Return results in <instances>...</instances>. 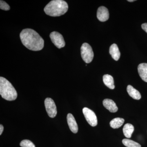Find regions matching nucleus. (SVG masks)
<instances>
[{"label":"nucleus","instance_id":"0eeeda50","mask_svg":"<svg viewBox=\"0 0 147 147\" xmlns=\"http://www.w3.org/2000/svg\"><path fill=\"white\" fill-rule=\"evenodd\" d=\"M50 38L53 44L59 49L65 46V43L63 36L58 32H52L50 34Z\"/></svg>","mask_w":147,"mask_h":147},{"label":"nucleus","instance_id":"f3484780","mask_svg":"<svg viewBox=\"0 0 147 147\" xmlns=\"http://www.w3.org/2000/svg\"><path fill=\"white\" fill-rule=\"evenodd\" d=\"M122 143L127 147H142L141 145L139 143L129 139H123Z\"/></svg>","mask_w":147,"mask_h":147},{"label":"nucleus","instance_id":"f8f14e48","mask_svg":"<svg viewBox=\"0 0 147 147\" xmlns=\"http://www.w3.org/2000/svg\"><path fill=\"white\" fill-rule=\"evenodd\" d=\"M110 55L112 56V58L115 60L117 61L120 57V52L118 47L116 44H113L111 45L109 50Z\"/></svg>","mask_w":147,"mask_h":147},{"label":"nucleus","instance_id":"f257e3e1","mask_svg":"<svg viewBox=\"0 0 147 147\" xmlns=\"http://www.w3.org/2000/svg\"><path fill=\"white\" fill-rule=\"evenodd\" d=\"M20 37L23 45L29 50L40 51L44 47V40L32 29H24L20 33Z\"/></svg>","mask_w":147,"mask_h":147},{"label":"nucleus","instance_id":"412c9836","mask_svg":"<svg viewBox=\"0 0 147 147\" xmlns=\"http://www.w3.org/2000/svg\"><path fill=\"white\" fill-rule=\"evenodd\" d=\"M4 130V127L2 124L0 125V135H1Z\"/></svg>","mask_w":147,"mask_h":147},{"label":"nucleus","instance_id":"7ed1b4c3","mask_svg":"<svg viewBox=\"0 0 147 147\" xmlns=\"http://www.w3.org/2000/svg\"><path fill=\"white\" fill-rule=\"evenodd\" d=\"M0 94L6 100L12 101L16 100L17 92L10 82L4 77H0Z\"/></svg>","mask_w":147,"mask_h":147},{"label":"nucleus","instance_id":"ddd939ff","mask_svg":"<svg viewBox=\"0 0 147 147\" xmlns=\"http://www.w3.org/2000/svg\"><path fill=\"white\" fill-rule=\"evenodd\" d=\"M127 91L129 96H131L133 99L137 100L141 99L142 96L140 92L131 85H128L127 86Z\"/></svg>","mask_w":147,"mask_h":147},{"label":"nucleus","instance_id":"a211bd4d","mask_svg":"<svg viewBox=\"0 0 147 147\" xmlns=\"http://www.w3.org/2000/svg\"><path fill=\"white\" fill-rule=\"evenodd\" d=\"M20 145L21 147H35L34 144L31 141L27 139L21 141Z\"/></svg>","mask_w":147,"mask_h":147},{"label":"nucleus","instance_id":"423d86ee","mask_svg":"<svg viewBox=\"0 0 147 147\" xmlns=\"http://www.w3.org/2000/svg\"><path fill=\"white\" fill-rule=\"evenodd\" d=\"M45 105L46 112L50 117H55L57 115V107L55 102L50 98H47L45 100Z\"/></svg>","mask_w":147,"mask_h":147},{"label":"nucleus","instance_id":"6ab92c4d","mask_svg":"<svg viewBox=\"0 0 147 147\" xmlns=\"http://www.w3.org/2000/svg\"><path fill=\"white\" fill-rule=\"evenodd\" d=\"M0 8L2 10L8 11L10 9V7L7 3L4 1L1 0L0 1Z\"/></svg>","mask_w":147,"mask_h":147},{"label":"nucleus","instance_id":"39448f33","mask_svg":"<svg viewBox=\"0 0 147 147\" xmlns=\"http://www.w3.org/2000/svg\"><path fill=\"white\" fill-rule=\"evenodd\" d=\"M83 113L86 120L91 126L95 127L97 125V117L92 110L85 107L83 109Z\"/></svg>","mask_w":147,"mask_h":147},{"label":"nucleus","instance_id":"aec40b11","mask_svg":"<svg viewBox=\"0 0 147 147\" xmlns=\"http://www.w3.org/2000/svg\"><path fill=\"white\" fill-rule=\"evenodd\" d=\"M142 28L147 33V23H145L142 25Z\"/></svg>","mask_w":147,"mask_h":147},{"label":"nucleus","instance_id":"f03ea898","mask_svg":"<svg viewBox=\"0 0 147 147\" xmlns=\"http://www.w3.org/2000/svg\"><path fill=\"white\" fill-rule=\"evenodd\" d=\"M68 6L65 1L63 0H53L47 4L44 9L47 15L51 16H59L67 12Z\"/></svg>","mask_w":147,"mask_h":147},{"label":"nucleus","instance_id":"9d476101","mask_svg":"<svg viewBox=\"0 0 147 147\" xmlns=\"http://www.w3.org/2000/svg\"><path fill=\"white\" fill-rule=\"evenodd\" d=\"M102 104L104 107L111 113H116L118 110L115 102L111 99L108 98L104 99L102 101Z\"/></svg>","mask_w":147,"mask_h":147},{"label":"nucleus","instance_id":"4be33fe9","mask_svg":"<svg viewBox=\"0 0 147 147\" xmlns=\"http://www.w3.org/2000/svg\"><path fill=\"white\" fill-rule=\"evenodd\" d=\"M127 1L129 2H132L135 1H134V0H128Z\"/></svg>","mask_w":147,"mask_h":147},{"label":"nucleus","instance_id":"6e6552de","mask_svg":"<svg viewBox=\"0 0 147 147\" xmlns=\"http://www.w3.org/2000/svg\"><path fill=\"white\" fill-rule=\"evenodd\" d=\"M97 17L99 21L105 22L109 18V11L108 9L104 6L100 7L98 9Z\"/></svg>","mask_w":147,"mask_h":147},{"label":"nucleus","instance_id":"9b49d317","mask_svg":"<svg viewBox=\"0 0 147 147\" xmlns=\"http://www.w3.org/2000/svg\"><path fill=\"white\" fill-rule=\"evenodd\" d=\"M138 71L142 80L147 82V63L140 64L138 66Z\"/></svg>","mask_w":147,"mask_h":147},{"label":"nucleus","instance_id":"20e7f679","mask_svg":"<svg viewBox=\"0 0 147 147\" xmlns=\"http://www.w3.org/2000/svg\"><path fill=\"white\" fill-rule=\"evenodd\" d=\"M81 55L83 60L86 63L91 62L93 59V51L91 46L87 43L82 44L81 48Z\"/></svg>","mask_w":147,"mask_h":147},{"label":"nucleus","instance_id":"2eb2a0df","mask_svg":"<svg viewBox=\"0 0 147 147\" xmlns=\"http://www.w3.org/2000/svg\"><path fill=\"white\" fill-rule=\"evenodd\" d=\"M123 131L124 135L126 138H131V135L134 131V127L130 123H127L124 126Z\"/></svg>","mask_w":147,"mask_h":147},{"label":"nucleus","instance_id":"1a4fd4ad","mask_svg":"<svg viewBox=\"0 0 147 147\" xmlns=\"http://www.w3.org/2000/svg\"><path fill=\"white\" fill-rule=\"evenodd\" d=\"M67 119L70 130L75 134L77 133L78 131V125L73 115L71 113H69L67 117Z\"/></svg>","mask_w":147,"mask_h":147},{"label":"nucleus","instance_id":"4468645a","mask_svg":"<svg viewBox=\"0 0 147 147\" xmlns=\"http://www.w3.org/2000/svg\"><path fill=\"white\" fill-rule=\"evenodd\" d=\"M103 82L106 86L110 89L113 90L115 89L114 79L113 76L109 74H105L103 76Z\"/></svg>","mask_w":147,"mask_h":147},{"label":"nucleus","instance_id":"dca6fc26","mask_svg":"<svg viewBox=\"0 0 147 147\" xmlns=\"http://www.w3.org/2000/svg\"><path fill=\"white\" fill-rule=\"evenodd\" d=\"M124 119L121 118H116L110 122V126L113 129H117L121 127L124 122Z\"/></svg>","mask_w":147,"mask_h":147}]
</instances>
